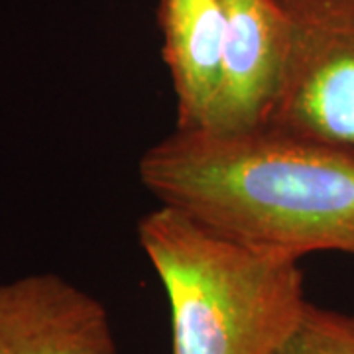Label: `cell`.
I'll return each instance as SVG.
<instances>
[{
  "label": "cell",
  "instance_id": "obj_2",
  "mask_svg": "<svg viewBox=\"0 0 354 354\" xmlns=\"http://www.w3.org/2000/svg\"><path fill=\"white\" fill-rule=\"evenodd\" d=\"M138 242L169 304L171 354H272L307 305L299 260L171 207L140 218Z\"/></svg>",
  "mask_w": 354,
  "mask_h": 354
},
{
  "label": "cell",
  "instance_id": "obj_6",
  "mask_svg": "<svg viewBox=\"0 0 354 354\" xmlns=\"http://www.w3.org/2000/svg\"><path fill=\"white\" fill-rule=\"evenodd\" d=\"M164 62L176 95L179 130L209 128L223 77V0H160Z\"/></svg>",
  "mask_w": 354,
  "mask_h": 354
},
{
  "label": "cell",
  "instance_id": "obj_5",
  "mask_svg": "<svg viewBox=\"0 0 354 354\" xmlns=\"http://www.w3.org/2000/svg\"><path fill=\"white\" fill-rule=\"evenodd\" d=\"M223 77L209 128L246 132L264 127L278 99L290 24L279 0H223Z\"/></svg>",
  "mask_w": 354,
  "mask_h": 354
},
{
  "label": "cell",
  "instance_id": "obj_1",
  "mask_svg": "<svg viewBox=\"0 0 354 354\" xmlns=\"http://www.w3.org/2000/svg\"><path fill=\"white\" fill-rule=\"evenodd\" d=\"M160 205L228 239L293 260L354 258V148L278 128H176L138 162Z\"/></svg>",
  "mask_w": 354,
  "mask_h": 354
},
{
  "label": "cell",
  "instance_id": "obj_4",
  "mask_svg": "<svg viewBox=\"0 0 354 354\" xmlns=\"http://www.w3.org/2000/svg\"><path fill=\"white\" fill-rule=\"evenodd\" d=\"M0 354H118L101 299L57 274L0 283Z\"/></svg>",
  "mask_w": 354,
  "mask_h": 354
},
{
  "label": "cell",
  "instance_id": "obj_3",
  "mask_svg": "<svg viewBox=\"0 0 354 354\" xmlns=\"http://www.w3.org/2000/svg\"><path fill=\"white\" fill-rule=\"evenodd\" d=\"M290 41L264 127L354 148V0H279Z\"/></svg>",
  "mask_w": 354,
  "mask_h": 354
},
{
  "label": "cell",
  "instance_id": "obj_7",
  "mask_svg": "<svg viewBox=\"0 0 354 354\" xmlns=\"http://www.w3.org/2000/svg\"><path fill=\"white\" fill-rule=\"evenodd\" d=\"M272 354H354V313L307 301L295 327Z\"/></svg>",
  "mask_w": 354,
  "mask_h": 354
}]
</instances>
